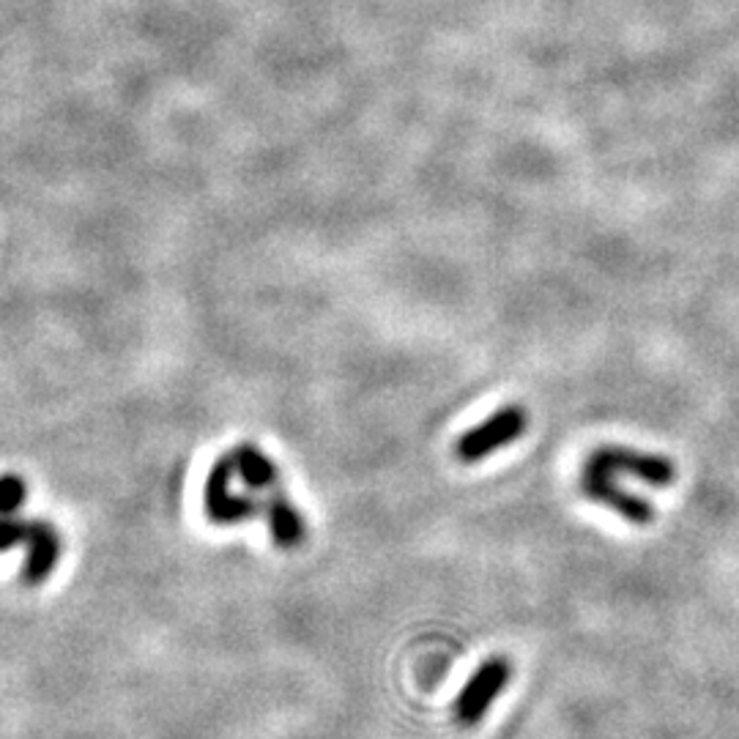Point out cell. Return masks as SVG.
Masks as SVG:
<instances>
[{"label": "cell", "instance_id": "5", "mask_svg": "<svg viewBox=\"0 0 739 739\" xmlns=\"http://www.w3.org/2000/svg\"><path fill=\"white\" fill-rule=\"evenodd\" d=\"M578 491H581V496H586L589 502L600 504V507H608L611 513L619 515V518L627 520V524L647 526L654 520L652 504H649L647 499L636 496V493L625 491L608 471L586 469V466H583L581 480H578Z\"/></svg>", "mask_w": 739, "mask_h": 739}, {"label": "cell", "instance_id": "6", "mask_svg": "<svg viewBox=\"0 0 739 739\" xmlns=\"http://www.w3.org/2000/svg\"><path fill=\"white\" fill-rule=\"evenodd\" d=\"M25 564H22V581L27 586H38L49 578L60 559V540L55 529L44 520H31V529L25 537Z\"/></svg>", "mask_w": 739, "mask_h": 739}, {"label": "cell", "instance_id": "2", "mask_svg": "<svg viewBox=\"0 0 739 739\" xmlns=\"http://www.w3.org/2000/svg\"><path fill=\"white\" fill-rule=\"evenodd\" d=\"M586 469L608 471V474H630L652 488H669L676 482V463L665 455L643 452L625 444H605L589 452Z\"/></svg>", "mask_w": 739, "mask_h": 739}, {"label": "cell", "instance_id": "9", "mask_svg": "<svg viewBox=\"0 0 739 739\" xmlns=\"http://www.w3.org/2000/svg\"><path fill=\"white\" fill-rule=\"evenodd\" d=\"M27 496V488L20 477H0V515H14Z\"/></svg>", "mask_w": 739, "mask_h": 739}, {"label": "cell", "instance_id": "8", "mask_svg": "<svg viewBox=\"0 0 739 739\" xmlns=\"http://www.w3.org/2000/svg\"><path fill=\"white\" fill-rule=\"evenodd\" d=\"M236 460V474L247 482L249 491H269L277 482V469L258 447L253 444H242V447L233 452Z\"/></svg>", "mask_w": 739, "mask_h": 739}, {"label": "cell", "instance_id": "3", "mask_svg": "<svg viewBox=\"0 0 739 739\" xmlns=\"http://www.w3.org/2000/svg\"><path fill=\"white\" fill-rule=\"evenodd\" d=\"M513 680V660L504 658V654H493L488 658L480 669L471 674V680L466 682L463 691L455 698V720L463 729L480 724L491 707L496 704V698L502 696L504 687Z\"/></svg>", "mask_w": 739, "mask_h": 739}, {"label": "cell", "instance_id": "7", "mask_svg": "<svg viewBox=\"0 0 739 739\" xmlns=\"http://www.w3.org/2000/svg\"><path fill=\"white\" fill-rule=\"evenodd\" d=\"M264 510L266 518H269L271 540H275L277 546L293 548L304 540V518L282 493H275V496L264 504Z\"/></svg>", "mask_w": 739, "mask_h": 739}, {"label": "cell", "instance_id": "1", "mask_svg": "<svg viewBox=\"0 0 739 739\" xmlns=\"http://www.w3.org/2000/svg\"><path fill=\"white\" fill-rule=\"evenodd\" d=\"M526 430H529V414H526L524 405H504L455 441V460L463 466L482 463L491 455H496L499 449L518 441Z\"/></svg>", "mask_w": 739, "mask_h": 739}, {"label": "cell", "instance_id": "4", "mask_svg": "<svg viewBox=\"0 0 739 739\" xmlns=\"http://www.w3.org/2000/svg\"><path fill=\"white\" fill-rule=\"evenodd\" d=\"M236 474V460L233 455L216 460L209 471V480H205L203 499H205V515H209L211 524H242V520L255 518V515L264 510V504H258L249 496H233L231 493V480Z\"/></svg>", "mask_w": 739, "mask_h": 739}]
</instances>
